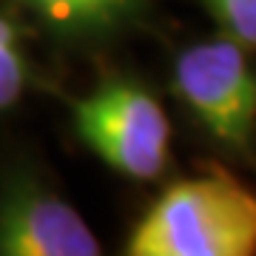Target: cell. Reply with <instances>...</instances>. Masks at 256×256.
<instances>
[{
    "mask_svg": "<svg viewBox=\"0 0 256 256\" xmlns=\"http://www.w3.org/2000/svg\"><path fill=\"white\" fill-rule=\"evenodd\" d=\"M128 256H254L256 191L208 165L176 180L142 214L126 242Z\"/></svg>",
    "mask_w": 256,
    "mask_h": 256,
    "instance_id": "1",
    "label": "cell"
},
{
    "mask_svg": "<svg viewBox=\"0 0 256 256\" xmlns=\"http://www.w3.org/2000/svg\"><path fill=\"white\" fill-rule=\"evenodd\" d=\"M82 142L128 180H156L171 160V122L154 94L134 80L100 82L74 102Z\"/></svg>",
    "mask_w": 256,
    "mask_h": 256,
    "instance_id": "2",
    "label": "cell"
},
{
    "mask_svg": "<svg viewBox=\"0 0 256 256\" xmlns=\"http://www.w3.org/2000/svg\"><path fill=\"white\" fill-rule=\"evenodd\" d=\"M174 92L220 146L250 154L256 140V72L228 34L194 43L174 63Z\"/></svg>",
    "mask_w": 256,
    "mask_h": 256,
    "instance_id": "3",
    "label": "cell"
},
{
    "mask_svg": "<svg viewBox=\"0 0 256 256\" xmlns=\"http://www.w3.org/2000/svg\"><path fill=\"white\" fill-rule=\"evenodd\" d=\"M100 239L80 214L37 185H18L0 202V256H97Z\"/></svg>",
    "mask_w": 256,
    "mask_h": 256,
    "instance_id": "4",
    "label": "cell"
},
{
    "mask_svg": "<svg viewBox=\"0 0 256 256\" xmlns=\"http://www.w3.org/2000/svg\"><path fill=\"white\" fill-rule=\"evenodd\" d=\"M63 32H108L134 18L142 0H20Z\"/></svg>",
    "mask_w": 256,
    "mask_h": 256,
    "instance_id": "5",
    "label": "cell"
},
{
    "mask_svg": "<svg viewBox=\"0 0 256 256\" xmlns=\"http://www.w3.org/2000/svg\"><path fill=\"white\" fill-rule=\"evenodd\" d=\"M26 88V60L18 52V32L0 14V111L20 100Z\"/></svg>",
    "mask_w": 256,
    "mask_h": 256,
    "instance_id": "6",
    "label": "cell"
},
{
    "mask_svg": "<svg viewBox=\"0 0 256 256\" xmlns=\"http://www.w3.org/2000/svg\"><path fill=\"white\" fill-rule=\"evenodd\" d=\"M222 32L239 46L256 48V0H202Z\"/></svg>",
    "mask_w": 256,
    "mask_h": 256,
    "instance_id": "7",
    "label": "cell"
}]
</instances>
